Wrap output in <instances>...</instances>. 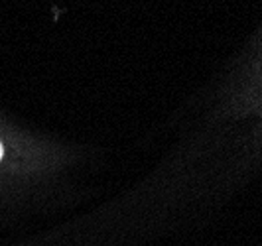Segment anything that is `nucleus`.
<instances>
[{
	"label": "nucleus",
	"instance_id": "nucleus-1",
	"mask_svg": "<svg viewBox=\"0 0 262 246\" xmlns=\"http://www.w3.org/2000/svg\"><path fill=\"white\" fill-rule=\"evenodd\" d=\"M0 158H2V144H0Z\"/></svg>",
	"mask_w": 262,
	"mask_h": 246
}]
</instances>
